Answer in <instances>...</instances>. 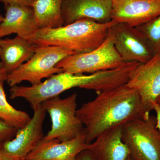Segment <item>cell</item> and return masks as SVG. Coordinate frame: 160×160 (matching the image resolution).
I'll return each instance as SVG.
<instances>
[{
	"mask_svg": "<svg viewBox=\"0 0 160 160\" xmlns=\"http://www.w3.org/2000/svg\"><path fill=\"white\" fill-rule=\"evenodd\" d=\"M76 114L85 126L88 144L112 127L150 115L138 92L126 84L98 93L95 98L77 109Z\"/></svg>",
	"mask_w": 160,
	"mask_h": 160,
	"instance_id": "obj_1",
	"label": "cell"
},
{
	"mask_svg": "<svg viewBox=\"0 0 160 160\" xmlns=\"http://www.w3.org/2000/svg\"><path fill=\"white\" fill-rule=\"evenodd\" d=\"M116 23L82 19L58 28L39 29L28 40L38 46H60L75 53H86L99 46Z\"/></svg>",
	"mask_w": 160,
	"mask_h": 160,
	"instance_id": "obj_2",
	"label": "cell"
},
{
	"mask_svg": "<svg viewBox=\"0 0 160 160\" xmlns=\"http://www.w3.org/2000/svg\"><path fill=\"white\" fill-rule=\"evenodd\" d=\"M97 80L95 73L85 75L72 74L66 72L57 73L48 78L39 84L30 86H18L11 87L10 98L12 99L22 98L30 104L34 109L43 102L72 88L78 87L90 89Z\"/></svg>",
	"mask_w": 160,
	"mask_h": 160,
	"instance_id": "obj_3",
	"label": "cell"
},
{
	"mask_svg": "<svg viewBox=\"0 0 160 160\" xmlns=\"http://www.w3.org/2000/svg\"><path fill=\"white\" fill-rule=\"evenodd\" d=\"M75 54L73 51L57 46H38L28 61L7 75L6 82L10 87L27 81L31 86L42 82L45 78L63 72L56 67L63 59Z\"/></svg>",
	"mask_w": 160,
	"mask_h": 160,
	"instance_id": "obj_4",
	"label": "cell"
},
{
	"mask_svg": "<svg viewBox=\"0 0 160 160\" xmlns=\"http://www.w3.org/2000/svg\"><path fill=\"white\" fill-rule=\"evenodd\" d=\"M122 140L131 160H160V130L156 117L150 115L124 123Z\"/></svg>",
	"mask_w": 160,
	"mask_h": 160,
	"instance_id": "obj_5",
	"label": "cell"
},
{
	"mask_svg": "<svg viewBox=\"0 0 160 160\" xmlns=\"http://www.w3.org/2000/svg\"><path fill=\"white\" fill-rule=\"evenodd\" d=\"M126 63L116 49L110 28L106 39L99 46L89 52L69 55L56 67L69 73L82 74L117 69Z\"/></svg>",
	"mask_w": 160,
	"mask_h": 160,
	"instance_id": "obj_6",
	"label": "cell"
},
{
	"mask_svg": "<svg viewBox=\"0 0 160 160\" xmlns=\"http://www.w3.org/2000/svg\"><path fill=\"white\" fill-rule=\"evenodd\" d=\"M77 93L65 98L57 96L42 104L51 120V129L44 136L46 140L66 142L82 134L85 129L76 114Z\"/></svg>",
	"mask_w": 160,
	"mask_h": 160,
	"instance_id": "obj_7",
	"label": "cell"
},
{
	"mask_svg": "<svg viewBox=\"0 0 160 160\" xmlns=\"http://www.w3.org/2000/svg\"><path fill=\"white\" fill-rule=\"evenodd\" d=\"M33 111V116L28 124L18 129L13 138L0 146L3 160L25 159L45 136L43 126L46 111L42 105Z\"/></svg>",
	"mask_w": 160,
	"mask_h": 160,
	"instance_id": "obj_8",
	"label": "cell"
},
{
	"mask_svg": "<svg viewBox=\"0 0 160 160\" xmlns=\"http://www.w3.org/2000/svg\"><path fill=\"white\" fill-rule=\"evenodd\" d=\"M111 30L116 49L125 62L143 64L154 55L149 41L137 27L116 23Z\"/></svg>",
	"mask_w": 160,
	"mask_h": 160,
	"instance_id": "obj_9",
	"label": "cell"
},
{
	"mask_svg": "<svg viewBox=\"0 0 160 160\" xmlns=\"http://www.w3.org/2000/svg\"><path fill=\"white\" fill-rule=\"evenodd\" d=\"M126 85L138 92L143 106L150 112L160 94V52L140 64Z\"/></svg>",
	"mask_w": 160,
	"mask_h": 160,
	"instance_id": "obj_10",
	"label": "cell"
},
{
	"mask_svg": "<svg viewBox=\"0 0 160 160\" xmlns=\"http://www.w3.org/2000/svg\"><path fill=\"white\" fill-rule=\"evenodd\" d=\"M112 21L138 27L160 15V0H112Z\"/></svg>",
	"mask_w": 160,
	"mask_h": 160,
	"instance_id": "obj_11",
	"label": "cell"
},
{
	"mask_svg": "<svg viewBox=\"0 0 160 160\" xmlns=\"http://www.w3.org/2000/svg\"><path fill=\"white\" fill-rule=\"evenodd\" d=\"M86 132L73 139L60 142L44 138L27 156L26 160H75L78 155L88 149Z\"/></svg>",
	"mask_w": 160,
	"mask_h": 160,
	"instance_id": "obj_12",
	"label": "cell"
},
{
	"mask_svg": "<svg viewBox=\"0 0 160 160\" xmlns=\"http://www.w3.org/2000/svg\"><path fill=\"white\" fill-rule=\"evenodd\" d=\"M112 10V0H64L62 7L64 25L82 19L110 22Z\"/></svg>",
	"mask_w": 160,
	"mask_h": 160,
	"instance_id": "obj_13",
	"label": "cell"
},
{
	"mask_svg": "<svg viewBox=\"0 0 160 160\" xmlns=\"http://www.w3.org/2000/svg\"><path fill=\"white\" fill-rule=\"evenodd\" d=\"M6 10L5 16L0 22V38L16 33L28 39L39 29L31 6L6 5Z\"/></svg>",
	"mask_w": 160,
	"mask_h": 160,
	"instance_id": "obj_14",
	"label": "cell"
},
{
	"mask_svg": "<svg viewBox=\"0 0 160 160\" xmlns=\"http://www.w3.org/2000/svg\"><path fill=\"white\" fill-rule=\"evenodd\" d=\"M123 125L108 129L89 144L88 149L99 160H128L129 151L122 140Z\"/></svg>",
	"mask_w": 160,
	"mask_h": 160,
	"instance_id": "obj_15",
	"label": "cell"
},
{
	"mask_svg": "<svg viewBox=\"0 0 160 160\" xmlns=\"http://www.w3.org/2000/svg\"><path fill=\"white\" fill-rule=\"evenodd\" d=\"M0 59L2 69L7 74L28 61L38 46L29 40L19 36L0 40Z\"/></svg>",
	"mask_w": 160,
	"mask_h": 160,
	"instance_id": "obj_16",
	"label": "cell"
},
{
	"mask_svg": "<svg viewBox=\"0 0 160 160\" xmlns=\"http://www.w3.org/2000/svg\"><path fill=\"white\" fill-rule=\"evenodd\" d=\"M64 0H34L33 9L39 29L56 28L64 25L62 7Z\"/></svg>",
	"mask_w": 160,
	"mask_h": 160,
	"instance_id": "obj_17",
	"label": "cell"
},
{
	"mask_svg": "<svg viewBox=\"0 0 160 160\" xmlns=\"http://www.w3.org/2000/svg\"><path fill=\"white\" fill-rule=\"evenodd\" d=\"M4 82L0 80V121L16 129H21L28 124L31 118L26 112L18 110L9 104L4 90Z\"/></svg>",
	"mask_w": 160,
	"mask_h": 160,
	"instance_id": "obj_18",
	"label": "cell"
},
{
	"mask_svg": "<svg viewBox=\"0 0 160 160\" xmlns=\"http://www.w3.org/2000/svg\"><path fill=\"white\" fill-rule=\"evenodd\" d=\"M137 28L149 41L154 54L160 52V15L149 22Z\"/></svg>",
	"mask_w": 160,
	"mask_h": 160,
	"instance_id": "obj_19",
	"label": "cell"
},
{
	"mask_svg": "<svg viewBox=\"0 0 160 160\" xmlns=\"http://www.w3.org/2000/svg\"><path fill=\"white\" fill-rule=\"evenodd\" d=\"M18 129L0 121V146L14 138Z\"/></svg>",
	"mask_w": 160,
	"mask_h": 160,
	"instance_id": "obj_20",
	"label": "cell"
},
{
	"mask_svg": "<svg viewBox=\"0 0 160 160\" xmlns=\"http://www.w3.org/2000/svg\"><path fill=\"white\" fill-rule=\"evenodd\" d=\"M75 160H99L89 149H85L78 155Z\"/></svg>",
	"mask_w": 160,
	"mask_h": 160,
	"instance_id": "obj_21",
	"label": "cell"
},
{
	"mask_svg": "<svg viewBox=\"0 0 160 160\" xmlns=\"http://www.w3.org/2000/svg\"><path fill=\"white\" fill-rule=\"evenodd\" d=\"M34 0H0V2L4 3L6 5L12 4H19L31 6Z\"/></svg>",
	"mask_w": 160,
	"mask_h": 160,
	"instance_id": "obj_22",
	"label": "cell"
},
{
	"mask_svg": "<svg viewBox=\"0 0 160 160\" xmlns=\"http://www.w3.org/2000/svg\"><path fill=\"white\" fill-rule=\"evenodd\" d=\"M152 110H154L156 114L157 126L160 130V107L155 102L152 105Z\"/></svg>",
	"mask_w": 160,
	"mask_h": 160,
	"instance_id": "obj_23",
	"label": "cell"
},
{
	"mask_svg": "<svg viewBox=\"0 0 160 160\" xmlns=\"http://www.w3.org/2000/svg\"><path fill=\"white\" fill-rule=\"evenodd\" d=\"M7 73L3 69H0V80L6 81L7 78Z\"/></svg>",
	"mask_w": 160,
	"mask_h": 160,
	"instance_id": "obj_24",
	"label": "cell"
},
{
	"mask_svg": "<svg viewBox=\"0 0 160 160\" xmlns=\"http://www.w3.org/2000/svg\"><path fill=\"white\" fill-rule=\"evenodd\" d=\"M156 103L160 107V94L158 97L156 101Z\"/></svg>",
	"mask_w": 160,
	"mask_h": 160,
	"instance_id": "obj_25",
	"label": "cell"
},
{
	"mask_svg": "<svg viewBox=\"0 0 160 160\" xmlns=\"http://www.w3.org/2000/svg\"><path fill=\"white\" fill-rule=\"evenodd\" d=\"M1 38H0L1 40ZM0 52H1V46H0ZM2 69V63H1V59H0V69Z\"/></svg>",
	"mask_w": 160,
	"mask_h": 160,
	"instance_id": "obj_26",
	"label": "cell"
},
{
	"mask_svg": "<svg viewBox=\"0 0 160 160\" xmlns=\"http://www.w3.org/2000/svg\"><path fill=\"white\" fill-rule=\"evenodd\" d=\"M3 19H4V17L2 16V15L0 14V22L3 21Z\"/></svg>",
	"mask_w": 160,
	"mask_h": 160,
	"instance_id": "obj_27",
	"label": "cell"
},
{
	"mask_svg": "<svg viewBox=\"0 0 160 160\" xmlns=\"http://www.w3.org/2000/svg\"><path fill=\"white\" fill-rule=\"evenodd\" d=\"M0 160H3L2 157V153H1V149H0Z\"/></svg>",
	"mask_w": 160,
	"mask_h": 160,
	"instance_id": "obj_28",
	"label": "cell"
},
{
	"mask_svg": "<svg viewBox=\"0 0 160 160\" xmlns=\"http://www.w3.org/2000/svg\"><path fill=\"white\" fill-rule=\"evenodd\" d=\"M128 160H131L130 159V158H129V159H128Z\"/></svg>",
	"mask_w": 160,
	"mask_h": 160,
	"instance_id": "obj_29",
	"label": "cell"
},
{
	"mask_svg": "<svg viewBox=\"0 0 160 160\" xmlns=\"http://www.w3.org/2000/svg\"><path fill=\"white\" fill-rule=\"evenodd\" d=\"M26 160V159H24V160Z\"/></svg>",
	"mask_w": 160,
	"mask_h": 160,
	"instance_id": "obj_30",
	"label": "cell"
}]
</instances>
